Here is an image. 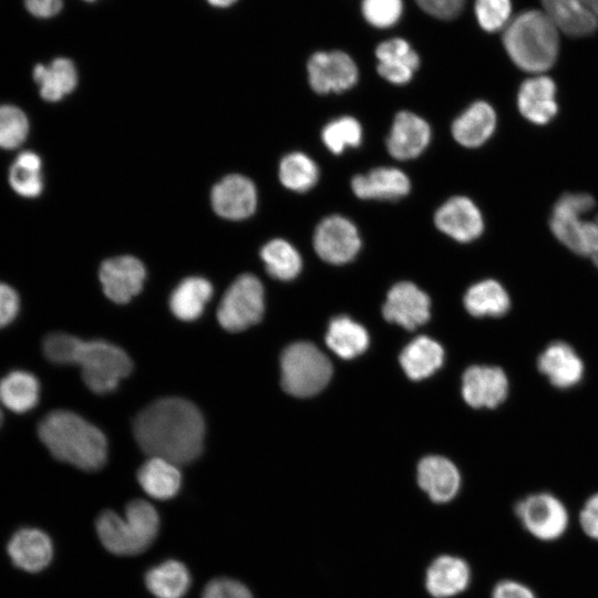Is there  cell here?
Returning <instances> with one entry per match:
<instances>
[{
  "label": "cell",
  "mask_w": 598,
  "mask_h": 598,
  "mask_svg": "<svg viewBox=\"0 0 598 598\" xmlns=\"http://www.w3.org/2000/svg\"><path fill=\"white\" fill-rule=\"evenodd\" d=\"M133 432L141 448L151 457L182 465L194 461L202 453L205 422L192 402L181 398H165L137 414Z\"/></svg>",
  "instance_id": "cell-1"
},
{
  "label": "cell",
  "mask_w": 598,
  "mask_h": 598,
  "mask_svg": "<svg viewBox=\"0 0 598 598\" xmlns=\"http://www.w3.org/2000/svg\"><path fill=\"white\" fill-rule=\"evenodd\" d=\"M38 434L56 460L78 468L96 471L106 462L105 435L76 413L65 410L48 413L39 423Z\"/></svg>",
  "instance_id": "cell-2"
},
{
  "label": "cell",
  "mask_w": 598,
  "mask_h": 598,
  "mask_svg": "<svg viewBox=\"0 0 598 598\" xmlns=\"http://www.w3.org/2000/svg\"><path fill=\"white\" fill-rule=\"evenodd\" d=\"M558 32L545 11L528 10L507 24L503 33V44L519 69L543 73L550 69L557 59Z\"/></svg>",
  "instance_id": "cell-3"
},
{
  "label": "cell",
  "mask_w": 598,
  "mask_h": 598,
  "mask_svg": "<svg viewBox=\"0 0 598 598\" xmlns=\"http://www.w3.org/2000/svg\"><path fill=\"white\" fill-rule=\"evenodd\" d=\"M101 544L111 554L133 556L146 550L159 530L156 508L144 499L127 503L124 517L113 511L102 512L95 520Z\"/></svg>",
  "instance_id": "cell-4"
},
{
  "label": "cell",
  "mask_w": 598,
  "mask_h": 598,
  "mask_svg": "<svg viewBox=\"0 0 598 598\" xmlns=\"http://www.w3.org/2000/svg\"><path fill=\"white\" fill-rule=\"evenodd\" d=\"M595 199L586 193H566L555 203L549 227L553 235L570 251L591 257L598 247V223L584 219Z\"/></svg>",
  "instance_id": "cell-5"
},
{
  "label": "cell",
  "mask_w": 598,
  "mask_h": 598,
  "mask_svg": "<svg viewBox=\"0 0 598 598\" xmlns=\"http://www.w3.org/2000/svg\"><path fill=\"white\" fill-rule=\"evenodd\" d=\"M72 364L81 367L84 383L99 394L114 391L133 367L121 348L103 340L81 339L78 340Z\"/></svg>",
  "instance_id": "cell-6"
},
{
  "label": "cell",
  "mask_w": 598,
  "mask_h": 598,
  "mask_svg": "<svg viewBox=\"0 0 598 598\" xmlns=\"http://www.w3.org/2000/svg\"><path fill=\"white\" fill-rule=\"evenodd\" d=\"M280 365L283 390L298 398L321 391L332 374L329 359L309 342H297L286 348Z\"/></svg>",
  "instance_id": "cell-7"
},
{
  "label": "cell",
  "mask_w": 598,
  "mask_h": 598,
  "mask_svg": "<svg viewBox=\"0 0 598 598\" xmlns=\"http://www.w3.org/2000/svg\"><path fill=\"white\" fill-rule=\"evenodd\" d=\"M514 513L522 527L534 538L551 543L561 538L569 526L565 503L549 491H537L520 497Z\"/></svg>",
  "instance_id": "cell-8"
},
{
  "label": "cell",
  "mask_w": 598,
  "mask_h": 598,
  "mask_svg": "<svg viewBox=\"0 0 598 598\" xmlns=\"http://www.w3.org/2000/svg\"><path fill=\"white\" fill-rule=\"evenodd\" d=\"M264 288L250 274L238 277L226 290L217 310L220 326L238 332L259 322L264 315Z\"/></svg>",
  "instance_id": "cell-9"
},
{
  "label": "cell",
  "mask_w": 598,
  "mask_h": 598,
  "mask_svg": "<svg viewBox=\"0 0 598 598\" xmlns=\"http://www.w3.org/2000/svg\"><path fill=\"white\" fill-rule=\"evenodd\" d=\"M537 372L558 391L578 386L585 379L586 363L577 349L568 341H549L536 357Z\"/></svg>",
  "instance_id": "cell-10"
},
{
  "label": "cell",
  "mask_w": 598,
  "mask_h": 598,
  "mask_svg": "<svg viewBox=\"0 0 598 598\" xmlns=\"http://www.w3.org/2000/svg\"><path fill=\"white\" fill-rule=\"evenodd\" d=\"M307 71L310 86L320 94L349 90L359 76L355 62L340 50L315 52L308 60Z\"/></svg>",
  "instance_id": "cell-11"
},
{
  "label": "cell",
  "mask_w": 598,
  "mask_h": 598,
  "mask_svg": "<svg viewBox=\"0 0 598 598\" xmlns=\"http://www.w3.org/2000/svg\"><path fill=\"white\" fill-rule=\"evenodd\" d=\"M360 246L357 227L343 216H329L315 230L313 247L319 257L329 264L349 262L357 256Z\"/></svg>",
  "instance_id": "cell-12"
},
{
  "label": "cell",
  "mask_w": 598,
  "mask_h": 598,
  "mask_svg": "<svg viewBox=\"0 0 598 598\" xmlns=\"http://www.w3.org/2000/svg\"><path fill=\"white\" fill-rule=\"evenodd\" d=\"M509 394V379L497 365H472L462 378V395L474 409H496Z\"/></svg>",
  "instance_id": "cell-13"
},
{
  "label": "cell",
  "mask_w": 598,
  "mask_h": 598,
  "mask_svg": "<svg viewBox=\"0 0 598 598\" xmlns=\"http://www.w3.org/2000/svg\"><path fill=\"white\" fill-rule=\"evenodd\" d=\"M145 268L135 257L121 256L105 260L99 277L104 293L116 303H126L143 288Z\"/></svg>",
  "instance_id": "cell-14"
},
{
  "label": "cell",
  "mask_w": 598,
  "mask_h": 598,
  "mask_svg": "<svg viewBox=\"0 0 598 598\" xmlns=\"http://www.w3.org/2000/svg\"><path fill=\"white\" fill-rule=\"evenodd\" d=\"M430 298L412 282H399L388 292L383 316L401 327L413 330L430 318Z\"/></svg>",
  "instance_id": "cell-15"
},
{
  "label": "cell",
  "mask_w": 598,
  "mask_h": 598,
  "mask_svg": "<svg viewBox=\"0 0 598 598\" xmlns=\"http://www.w3.org/2000/svg\"><path fill=\"white\" fill-rule=\"evenodd\" d=\"M212 205L221 217L239 220L249 217L257 206V192L247 177L231 174L212 189Z\"/></svg>",
  "instance_id": "cell-16"
},
{
  "label": "cell",
  "mask_w": 598,
  "mask_h": 598,
  "mask_svg": "<svg viewBox=\"0 0 598 598\" xmlns=\"http://www.w3.org/2000/svg\"><path fill=\"white\" fill-rule=\"evenodd\" d=\"M436 227L461 243L477 238L484 228L477 206L467 197L455 196L446 200L435 213Z\"/></svg>",
  "instance_id": "cell-17"
},
{
  "label": "cell",
  "mask_w": 598,
  "mask_h": 598,
  "mask_svg": "<svg viewBox=\"0 0 598 598\" xmlns=\"http://www.w3.org/2000/svg\"><path fill=\"white\" fill-rule=\"evenodd\" d=\"M7 553L17 568L27 573H39L50 565L54 550L47 533L39 528L24 527L11 536Z\"/></svg>",
  "instance_id": "cell-18"
},
{
  "label": "cell",
  "mask_w": 598,
  "mask_h": 598,
  "mask_svg": "<svg viewBox=\"0 0 598 598\" xmlns=\"http://www.w3.org/2000/svg\"><path fill=\"white\" fill-rule=\"evenodd\" d=\"M430 140V125L416 114L402 111L393 121L386 147L392 157L406 161L421 155Z\"/></svg>",
  "instance_id": "cell-19"
},
{
  "label": "cell",
  "mask_w": 598,
  "mask_h": 598,
  "mask_svg": "<svg viewBox=\"0 0 598 598\" xmlns=\"http://www.w3.org/2000/svg\"><path fill=\"white\" fill-rule=\"evenodd\" d=\"M472 579L470 565L461 557L440 555L425 571V589L434 598H451L467 589Z\"/></svg>",
  "instance_id": "cell-20"
},
{
  "label": "cell",
  "mask_w": 598,
  "mask_h": 598,
  "mask_svg": "<svg viewBox=\"0 0 598 598\" xmlns=\"http://www.w3.org/2000/svg\"><path fill=\"white\" fill-rule=\"evenodd\" d=\"M555 96L556 84L549 76L539 74L529 78L519 87L518 110L529 122L544 125L551 121L558 111Z\"/></svg>",
  "instance_id": "cell-21"
},
{
  "label": "cell",
  "mask_w": 598,
  "mask_h": 598,
  "mask_svg": "<svg viewBox=\"0 0 598 598\" xmlns=\"http://www.w3.org/2000/svg\"><path fill=\"white\" fill-rule=\"evenodd\" d=\"M378 73L392 84H405L411 81L420 66V56L403 38H392L375 48Z\"/></svg>",
  "instance_id": "cell-22"
},
{
  "label": "cell",
  "mask_w": 598,
  "mask_h": 598,
  "mask_svg": "<svg viewBox=\"0 0 598 598\" xmlns=\"http://www.w3.org/2000/svg\"><path fill=\"white\" fill-rule=\"evenodd\" d=\"M419 486L435 503H446L460 489L461 476L455 465L442 456H426L417 465Z\"/></svg>",
  "instance_id": "cell-23"
},
{
  "label": "cell",
  "mask_w": 598,
  "mask_h": 598,
  "mask_svg": "<svg viewBox=\"0 0 598 598\" xmlns=\"http://www.w3.org/2000/svg\"><path fill=\"white\" fill-rule=\"evenodd\" d=\"M353 193L363 199L396 200L411 188L409 177L394 167H378L351 181Z\"/></svg>",
  "instance_id": "cell-24"
},
{
  "label": "cell",
  "mask_w": 598,
  "mask_h": 598,
  "mask_svg": "<svg viewBox=\"0 0 598 598\" xmlns=\"http://www.w3.org/2000/svg\"><path fill=\"white\" fill-rule=\"evenodd\" d=\"M496 126L494 109L484 101L470 105L452 124L454 140L465 147H478L493 134Z\"/></svg>",
  "instance_id": "cell-25"
},
{
  "label": "cell",
  "mask_w": 598,
  "mask_h": 598,
  "mask_svg": "<svg viewBox=\"0 0 598 598\" xmlns=\"http://www.w3.org/2000/svg\"><path fill=\"white\" fill-rule=\"evenodd\" d=\"M545 13L559 31L586 37L598 27V18L580 0H542Z\"/></svg>",
  "instance_id": "cell-26"
},
{
  "label": "cell",
  "mask_w": 598,
  "mask_h": 598,
  "mask_svg": "<svg viewBox=\"0 0 598 598\" xmlns=\"http://www.w3.org/2000/svg\"><path fill=\"white\" fill-rule=\"evenodd\" d=\"M137 480L148 496L159 501L173 498L182 485L177 465L161 457H150L143 463Z\"/></svg>",
  "instance_id": "cell-27"
},
{
  "label": "cell",
  "mask_w": 598,
  "mask_h": 598,
  "mask_svg": "<svg viewBox=\"0 0 598 598\" xmlns=\"http://www.w3.org/2000/svg\"><path fill=\"white\" fill-rule=\"evenodd\" d=\"M464 306L477 318H499L508 313L512 301L501 282L485 279L471 286L464 296Z\"/></svg>",
  "instance_id": "cell-28"
},
{
  "label": "cell",
  "mask_w": 598,
  "mask_h": 598,
  "mask_svg": "<svg viewBox=\"0 0 598 598\" xmlns=\"http://www.w3.org/2000/svg\"><path fill=\"white\" fill-rule=\"evenodd\" d=\"M33 80L40 86V95L49 102L60 101L78 84L74 63L68 58H55L50 64H37Z\"/></svg>",
  "instance_id": "cell-29"
},
{
  "label": "cell",
  "mask_w": 598,
  "mask_h": 598,
  "mask_svg": "<svg viewBox=\"0 0 598 598\" xmlns=\"http://www.w3.org/2000/svg\"><path fill=\"white\" fill-rule=\"evenodd\" d=\"M144 580L148 591L156 598H183L192 582L187 567L176 559L150 568Z\"/></svg>",
  "instance_id": "cell-30"
},
{
  "label": "cell",
  "mask_w": 598,
  "mask_h": 598,
  "mask_svg": "<svg viewBox=\"0 0 598 598\" xmlns=\"http://www.w3.org/2000/svg\"><path fill=\"white\" fill-rule=\"evenodd\" d=\"M40 398V383L30 372L14 370L0 380V402L10 411L25 413Z\"/></svg>",
  "instance_id": "cell-31"
},
{
  "label": "cell",
  "mask_w": 598,
  "mask_h": 598,
  "mask_svg": "<svg viewBox=\"0 0 598 598\" xmlns=\"http://www.w3.org/2000/svg\"><path fill=\"white\" fill-rule=\"evenodd\" d=\"M442 347L427 337H419L409 343L400 355V363L406 375L414 381L434 373L443 362Z\"/></svg>",
  "instance_id": "cell-32"
},
{
  "label": "cell",
  "mask_w": 598,
  "mask_h": 598,
  "mask_svg": "<svg viewBox=\"0 0 598 598\" xmlns=\"http://www.w3.org/2000/svg\"><path fill=\"white\" fill-rule=\"evenodd\" d=\"M213 296V286L200 277L184 279L172 292L169 308L181 320L197 319Z\"/></svg>",
  "instance_id": "cell-33"
},
{
  "label": "cell",
  "mask_w": 598,
  "mask_h": 598,
  "mask_svg": "<svg viewBox=\"0 0 598 598\" xmlns=\"http://www.w3.org/2000/svg\"><path fill=\"white\" fill-rule=\"evenodd\" d=\"M326 342L339 357L352 359L367 350L369 336L361 324L348 317H338L329 324Z\"/></svg>",
  "instance_id": "cell-34"
},
{
  "label": "cell",
  "mask_w": 598,
  "mask_h": 598,
  "mask_svg": "<svg viewBox=\"0 0 598 598\" xmlns=\"http://www.w3.org/2000/svg\"><path fill=\"white\" fill-rule=\"evenodd\" d=\"M42 162L38 154L31 151L20 153L9 169V183L20 196L32 198L41 194L43 179Z\"/></svg>",
  "instance_id": "cell-35"
},
{
  "label": "cell",
  "mask_w": 598,
  "mask_h": 598,
  "mask_svg": "<svg viewBox=\"0 0 598 598\" xmlns=\"http://www.w3.org/2000/svg\"><path fill=\"white\" fill-rule=\"evenodd\" d=\"M267 272L279 280H291L301 270L302 260L297 249L283 239H272L260 252Z\"/></svg>",
  "instance_id": "cell-36"
},
{
  "label": "cell",
  "mask_w": 598,
  "mask_h": 598,
  "mask_svg": "<svg viewBox=\"0 0 598 598\" xmlns=\"http://www.w3.org/2000/svg\"><path fill=\"white\" fill-rule=\"evenodd\" d=\"M318 177L317 164L303 153H290L280 162V182L291 190L307 192L316 185Z\"/></svg>",
  "instance_id": "cell-37"
},
{
  "label": "cell",
  "mask_w": 598,
  "mask_h": 598,
  "mask_svg": "<svg viewBox=\"0 0 598 598\" xmlns=\"http://www.w3.org/2000/svg\"><path fill=\"white\" fill-rule=\"evenodd\" d=\"M321 137L330 152L341 154L348 147L360 145L362 128L354 117L341 116L332 120L323 127Z\"/></svg>",
  "instance_id": "cell-38"
},
{
  "label": "cell",
  "mask_w": 598,
  "mask_h": 598,
  "mask_svg": "<svg viewBox=\"0 0 598 598\" xmlns=\"http://www.w3.org/2000/svg\"><path fill=\"white\" fill-rule=\"evenodd\" d=\"M29 133V121L22 110L14 105H0V147L12 150L20 146Z\"/></svg>",
  "instance_id": "cell-39"
},
{
  "label": "cell",
  "mask_w": 598,
  "mask_h": 598,
  "mask_svg": "<svg viewBox=\"0 0 598 598\" xmlns=\"http://www.w3.org/2000/svg\"><path fill=\"white\" fill-rule=\"evenodd\" d=\"M361 12L365 21L374 28L386 29L394 25L403 13L402 0H362Z\"/></svg>",
  "instance_id": "cell-40"
},
{
  "label": "cell",
  "mask_w": 598,
  "mask_h": 598,
  "mask_svg": "<svg viewBox=\"0 0 598 598\" xmlns=\"http://www.w3.org/2000/svg\"><path fill=\"white\" fill-rule=\"evenodd\" d=\"M474 12L480 27L486 32L503 29L512 13L511 0H475Z\"/></svg>",
  "instance_id": "cell-41"
},
{
  "label": "cell",
  "mask_w": 598,
  "mask_h": 598,
  "mask_svg": "<svg viewBox=\"0 0 598 598\" xmlns=\"http://www.w3.org/2000/svg\"><path fill=\"white\" fill-rule=\"evenodd\" d=\"M78 340L79 338L63 332L50 333L43 340V353L53 363L72 364Z\"/></svg>",
  "instance_id": "cell-42"
},
{
  "label": "cell",
  "mask_w": 598,
  "mask_h": 598,
  "mask_svg": "<svg viewBox=\"0 0 598 598\" xmlns=\"http://www.w3.org/2000/svg\"><path fill=\"white\" fill-rule=\"evenodd\" d=\"M202 598H254V596L243 582L228 577H218L205 586Z\"/></svg>",
  "instance_id": "cell-43"
},
{
  "label": "cell",
  "mask_w": 598,
  "mask_h": 598,
  "mask_svg": "<svg viewBox=\"0 0 598 598\" xmlns=\"http://www.w3.org/2000/svg\"><path fill=\"white\" fill-rule=\"evenodd\" d=\"M466 0H414L415 4L427 16L448 21L460 16Z\"/></svg>",
  "instance_id": "cell-44"
},
{
  "label": "cell",
  "mask_w": 598,
  "mask_h": 598,
  "mask_svg": "<svg viewBox=\"0 0 598 598\" xmlns=\"http://www.w3.org/2000/svg\"><path fill=\"white\" fill-rule=\"evenodd\" d=\"M578 523L582 533L598 542V491L590 494L578 513Z\"/></svg>",
  "instance_id": "cell-45"
},
{
  "label": "cell",
  "mask_w": 598,
  "mask_h": 598,
  "mask_svg": "<svg viewBox=\"0 0 598 598\" xmlns=\"http://www.w3.org/2000/svg\"><path fill=\"white\" fill-rule=\"evenodd\" d=\"M20 310V298L17 291L4 282H0V329L10 324Z\"/></svg>",
  "instance_id": "cell-46"
},
{
  "label": "cell",
  "mask_w": 598,
  "mask_h": 598,
  "mask_svg": "<svg viewBox=\"0 0 598 598\" xmlns=\"http://www.w3.org/2000/svg\"><path fill=\"white\" fill-rule=\"evenodd\" d=\"M492 598H537L526 584L515 579H502L492 589Z\"/></svg>",
  "instance_id": "cell-47"
},
{
  "label": "cell",
  "mask_w": 598,
  "mask_h": 598,
  "mask_svg": "<svg viewBox=\"0 0 598 598\" xmlns=\"http://www.w3.org/2000/svg\"><path fill=\"white\" fill-rule=\"evenodd\" d=\"M25 9L39 19H49L60 13L63 0H24Z\"/></svg>",
  "instance_id": "cell-48"
},
{
  "label": "cell",
  "mask_w": 598,
  "mask_h": 598,
  "mask_svg": "<svg viewBox=\"0 0 598 598\" xmlns=\"http://www.w3.org/2000/svg\"><path fill=\"white\" fill-rule=\"evenodd\" d=\"M206 1L215 8H228L235 4L238 0H206Z\"/></svg>",
  "instance_id": "cell-49"
},
{
  "label": "cell",
  "mask_w": 598,
  "mask_h": 598,
  "mask_svg": "<svg viewBox=\"0 0 598 598\" xmlns=\"http://www.w3.org/2000/svg\"><path fill=\"white\" fill-rule=\"evenodd\" d=\"M598 18V0H580Z\"/></svg>",
  "instance_id": "cell-50"
},
{
  "label": "cell",
  "mask_w": 598,
  "mask_h": 598,
  "mask_svg": "<svg viewBox=\"0 0 598 598\" xmlns=\"http://www.w3.org/2000/svg\"><path fill=\"white\" fill-rule=\"evenodd\" d=\"M596 221L598 223V216L596 217ZM590 258L592 259V262L595 264V266L598 269V247H597V249L595 250V252L592 254V256Z\"/></svg>",
  "instance_id": "cell-51"
},
{
  "label": "cell",
  "mask_w": 598,
  "mask_h": 598,
  "mask_svg": "<svg viewBox=\"0 0 598 598\" xmlns=\"http://www.w3.org/2000/svg\"><path fill=\"white\" fill-rule=\"evenodd\" d=\"M84 2H89V3H92V2H95L96 0H83Z\"/></svg>",
  "instance_id": "cell-52"
},
{
  "label": "cell",
  "mask_w": 598,
  "mask_h": 598,
  "mask_svg": "<svg viewBox=\"0 0 598 598\" xmlns=\"http://www.w3.org/2000/svg\"><path fill=\"white\" fill-rule=\"evenodd\" d=\"M1 422H2V412L0 410V424H1Z\"/></svg>",
  "instance_id": "cell-53"
}]
</instances>
